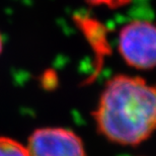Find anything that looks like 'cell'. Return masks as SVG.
<instances>
[{"label":"cell","mask_w":156,"mask_h":156,"mask_svg":"<svg viewBox=\"0 0 156 156\" xmlns=\"http://www.w3.org/2000/svg\"><path fill=\"white\" fill-rule=\"evenodd\" d=\"M92 118L98 132L112 143L137 146L156 131V84L119 74L105 83Z\"/></svg>","instance_id":"obj_1"},{"label":"cell","mask_w":156,"mask_h":156,"mask_svg":"<svg viewBox=\"0 0 156 156\" xmlns=\"http://www.w3.org/2000/svg\"><path fill=\"white\" fill-rule=\"evenodd\" d=\"M2 50V39H1V36H0V52Z\"/></svg>","instance_id":"obj_6"},{"label":"cell","mask_w":156,"mask_h":156,"mask_svg":"<svg viewBox=\"0 0 156 156\" xmlns=\"http://www.w3.org/2000/svg\"><path fill=\"white\" fill-rule=\"evenodd\" d=\"M0 156H30L26 146L14 139L0 137Z\"/></svg>","instance_id":"obj_4"},{"label":"cell","mask_w":156,"mask_h":156,"mask_svg":"<svg viewBox=\"0 0 156 156\" xmlns=\"http://www.w3.org/2000/svg\"><path fill=\"white\" fill-rule=\"evenodd\" d=\"M27 148L30 156H86L80 137L73 131L60 127L35 130Z\"/></svg>","instance_id":"obj_3"},{"label":"cell","mask_w":156,"mask_h":156,"mask_svg":"<svg viewBox=\"0 0 156 156\" xmlns=\"http://www.w3.org/2000/svg\"><path fill=\"white\" fill-rule=\"evenodd\" d=\"M95 5H105L111 8H118L128 4L131 0H87Z\"/></svg>","instance_id":"obj_5"},{"label":"cell","mask_w":156,"mask_h":156,"mask_svg":"<svg viewBox=\"0 0 156 156\" xmlns=\"http://www.w3.org/2000/svg\"><path fill=\"white\" fill-rule=\"evenodd\" d=\"M119 51L129 66L139 70L156 67V26L147 20H133L121 30Z\"/></svg>","instance_id":"obj_2"}]
</instances>
